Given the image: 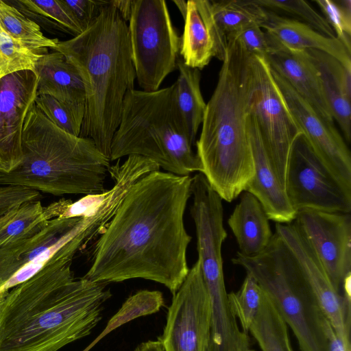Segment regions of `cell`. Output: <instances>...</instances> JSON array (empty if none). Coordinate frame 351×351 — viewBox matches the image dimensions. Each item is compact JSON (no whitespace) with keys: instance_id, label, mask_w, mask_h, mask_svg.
Instances as JSON below:
<instances>
[{"instance_id":"6da1fadb","label":"cell","mask_w":351,"mask_h":351,"mask_svg":"<svg viewBox=\"0 0 351 351\" xmlns=\"http://www.w3.org/2000/svg\"><path fill=\"white\" fill-rule=\"evenodd\" d=\"M191 182L190 176L157 170L134 183L95 242L83 278L108 284L142 278L174 295L189 271L192 238L184 215Z\"/></svg>"},{"instance_id":"7a4b0ae2","label":"cell","mask_w":351,"mask_h":351,"mask_svg":"<svg viewBox=\"0 0 351 351\" xmlns=\"http://www.w3.org/2000/svg\"><path fill=\"white\" fill-rule=\"evenodd\" d=\"M77 252L66 243L32 277L0 294V351H58L91 333L112 293L108 283L74 278Z\"/></svg>"},{"instance_id":"3957f363","label":"cell","mask_w":351,"mask_h":351,"mask_svg":"<svg viewBox=\"0 0 351 351\" xmlns=\"http://www.w3.org/2000/svg\"><path fill=\"white\" fill-rule=\"evenodd\" d=\"M215 90L206 104L197 154L202 174L222 200L232 202L254 174L247 132L254 93L252 56L233 36Z\"/></svg>"},{"instance_id":"277c9868","label":"cell","mask_w":351,"mask_h":351,"mask_svg":"<svg viewBox=\"0 0 351 351\" xmlns=\"http://www.w3.org/2000/svg\"><path fill=\"white\" fill-rule=\"evenodd\" d=\"M53 49L76 69L84 86L85 111L80 136L91 139L110 158L124 98L134 89L136 79L127 23L108 1L84 31L73 38L58 40Z\"/></svg>"},{"instance_id":"5b68a950","label":"cell","mask_w":351,"mask_h":351,"mask_svg":"<svg viewBox=\"0 0 351 351\" xmlns=\"http://www.w3.org/2000/svg\"><path fill=\"white\" fill-rule=\"evenodd\" d=\"M23 158L12 171H0V186H20L59 196L105 192L110 160L90 138L58 128L35 104L25 121Z\"/></svg>"},{"instance_id":"8992f818","label":"cell","mask_w":351,"mask_h":351,"mask_svg":"<svg viewBox=\"0 0 351 351\" xmlns=\"http://www.w3.org/2000/svg\"><path fill=\"white\" fill-rule=\"evenodd\" d=\"M176 83L153 92L132 89L124 98L110 145V161L123 156L147 158L180 176L202 173L176 101Z\"/></svg>"},{"instance_id":"52a82bcc","label":"cell","mask_w":351,"mask_h":351,"mask_svg":"<svg viewBox=\"0 0 351 351\" xmlns=\"http://www.w3.org/2000/svg\"><path fill=\"white\" fill-rule=\"evenodd\" d=\"M233 264L251 275L293 331L301 351H328L326 319L295 256L275 232L268 246L254 256L237 252Z\"/></svg>"},{"instance_id":"ba28073f","label":"cell","mask_w":351,"mask_h":351,"mask_svg":"<svg viewBox=\"0 0 351 351\" xmlns=\"http://www.w3.org/2000/svg\"><path fill=\"white\" fill-rule=\"evenodd\" d=\"M128 32L136 78L142 90L160 89L177 69L180 37L165 0H133Z\"/></svg>"},{"instance_id":"9c48e42d","label":"cell","mask_w":351,"mask_h":351,"mask_svg":"<svg viewBox=\"0 0 351 351\" xmlns=\"http://www.w3.org/2000/svg\"><path fill=\"white\" fill-rule=\"evenodd\" d=\"M254 93L251 113L256 121L265 152L285 190L291 147L304 134L278 86L265 58L252 56Z\"/></svg>"},{"instance_id":"30bf717a","label":"cell","mask_w":351,"mask_h":351,"mask_svg":"<svg viewBox=\"0 0 351 351\" xmlns=\"http://www.w3.org/2000/svg\"><path fill=\"white\" fill-rule=\"evenodd\" d=\"M285 191L296 213L306 209L351 211V191L345 188L321 161L304 134L291 147Z\"/></svg>"},{"instance_id":"8fae6325","label":"cell","mask_w":351,"mask_h":351,"mask_svg":"<svg viewBox=\"0 0 351 351\" xmlns=\"http://www.w3.org/2000/svg\"><path fill=\"white\" fill-rule=\"evenodd\" d=\"M158 340L165 351H208L210 302L198 259L173 295Z\"/></svg>"},{"instance_id":"7c38bea8","label":"cell","mask_w":351,"mask_h":351,"mask_svg":"<svg viewBox=\"0 0 351 351\" xmlns=\"http://www.w3.org/2000/svg\"><path fill=\"white\" fill-rule=\"evenodd\" d=\"M293 223L313 249L332 287L341 294L351 276V215L302 210Z\"/></svg>"},{"instance_id":"4fadbf2b","label":"cell","mask_w":351,"mask_h":351,"mask_svg":"<svg viewBox=\"0 0 351 351\" xmlns=\"http://www.w3.org/2000/svg\"><path fill=\"white\" fill-rule=\"evenodd\" d=\"M276 232L291 250L313 291L321 308L348 351H351L350 280L342 287V294L332 287L313 249L293 223H276Z\"/></svg>"},{"instance_id":"5bb4252c","label":"cell","mask_w":351,"mask_h":351,"mask_svg":"<svg viewBox=\"0 0 351 351\" xmlns=\"http://www.w3.org/2000/svg\"><path fill=\"white\" fill-rule=\"evenodd\" d=\"M271 69V68H270ZM273 77L313 151L338 181L351 191V154L335 128L322 118L279 74Z\"/></svg>"},{"instance_id":"9a60e30c","label":"cell","mask_w":351,"mask_h":351,"mask_svg":"<svg viewBox=\"0 0 351 351\" xmlns=\"http://www.w3.org/2000/svg\"><path fill=\"white\" fill-rule=\"evenodd\" d=\"M38 77L31 70L0 79V171L14 170L23 158L25 121L37 97Z\"/></svg>"},{"instance_id":"2e32d148","label":"cell","mask_w":351,"mask_h":351,"mask_svg":"<svg viewBox=\"0 0 351 351\" xmlns=\"http://www.w3.org/2000/svg\"><path fill=\"white\" fill-rule=\"evenodd\" d=\"M227 43V38L220 32L213 18L211 1H187L180 47L184 63L200 71L213 57L222 62L226 56Z\"/></svg>"},{"instance_id":"e0dca14e","label":"cell","mask_w":351,"mask_h":351,"mask_svg":"<svg viewBox=\"0 0 351 351\" xmlns=\"http://www.w3.org/2000/svg\"><path fill=\"white\" fill-rule=\"evenodd\" d=\"M247 132L254 174L244 191L252 193L258 199L269 219L279 223H292L296 212L290 205L285 191L272 169L256 121L251 112L247 118Z\"/></svg>"},{"instance_id":"ac0fdd59","label":"cell","mask_w":351,"mask_h":351,"mask_svg":"<svg viewBox=\"0 0 351 351\" xmlns=\"http://www.w3.org/2000/svg\"><path fill=\"white\" fill-rule=\"evenodd\" d=\"M80 219H53L36 235L0 247V287L39 256L62 246L80 232L82 226Z\"/></svg>"},{"instance_id":"d6986e66","label":"cell","mask_w":351,"mask_h":351,"mask_svg":"<svg viewBox=\"0 0 351 351\" xmlns=\"http://www.w3.org/2000/svg\"><path fill=\"white\" fill-rule=\"evenodd\" d=\"M265 59L270 68L282 77L322 118L334 123L318 72L306 51L275 46Z\"/></svg>"},{"instance_id":"ffe728a7","label":"cell","mask_w":351,"mask_h":351,"mask_svg":"<svg viewBox=\"0 0 351 351\" xmlns=\"http://www.w3.org/2000/svg\"><path fill=\"white\" fill-rule=\"evenodd\" d=\"M38 77L37 95H48L68 107L83 121L86 93L76 69L59 51L45 53L34 71Z\"/></svg>"},{"instance_id":"44dd1931","label":"cell","mask_w":351,"mask_h":351,"mask_svg":"<svg viewBox=\"0 0 351 351\" xmlns=\"http://www.w3.org/2000/svg\"><path fill=\"white\" fill-rule=\"evenodd\" d=\"M260 27L269 36L274 47L318 50L336 58L351 70V53L337 38L326 36L300 21L282 17L269 10Z\"/></svg>"},{"instance_id":"7402d4cb","label":"cell","mask_w":351,"mask_h":351,"mask_svg":"<svg viewBox=\"0 0 351 351\" xmlns=\"http://www.w3.org/2000/svg\"><path fill=\"white\" fill-rule=\"evenodd\" d=\"M317 72L324 97L334 121L344 138L351 140V70L339 60L322 51L306 50Z\"/></svg>"},{"instance_id":"603a6c76","label":"cell","mask_w":351,"mask_h":351,"mask_svg":"<svg viewBox=\"0 0 351 351\" xmlns=\"http://www.w3.org/2000/svg\"><path fill=\"white\" fill-rule=\"evenodd\" d=\"M269 220L258 199L243 191L228 219L239 247V253L244 256H254L268 246L274 234Z\"/></svg>"},{"instance_id":"cb8c5ba5","label":"cell","mask_w":351,"mask_h":351,"mask_svg":"<svg viewBox=\"0 0 351 351\" xmlns=\"http://www.w3.org/2000/svg\"><path fill=\"white\" fill-rule=\"evenodd\" d=\"M72 202L62 198L47 206H43L40 199L23 203L10 221L0 228V247L36 235Z\"/></svg>"},{"instance_id":"d4e9b609","label":"cell","mask_w":351,"mask_h":351,"mask_svg":"<svg viewBox=\"0 0 351 351\" xmlns=\"http://www.w3.org/2000/svg\"><path fill=\"white\" fill-rule=\"evenodd\" d=\"M177 68L176 105L189 138L195 145L206 107L200 89L201 73L199 69L186 66L181 57L177 61Z\"/></svg>"},{"instance_id":"484cf974","label":"cell","mask_w":351,"mask_h":351,"mask_svg":"<svg viewBox=\"0 0 351 351\" xmlns=\"http://www.w3.org/2000/svg\"><path fill=\"white\" fill-rule=\"evenodd\" d=\"M249 332L262 351H294L287 324L263 291L258 313Z\"/></svg>"},{"instance_id":"4316f807","label":"cell","mask_w":351,"mask_h":351,"mask_svg":"<svg viewBox=\"0 0 351 351\" xmlns=\"http://www.w3.org/2000/svg\"><path fill=\"white\" fill-rule=\"evenodd\" d=\"M211 8L215 21L226 38L249 23L260 25L267 12L252 0L211 1Z\"/></svg>"},{"instance_id":"83f0119b","label":"cell","mask_w":351,"mask_h":351,"mask_svg":"<svg viewBox=\"0 0 351 351\" xmlns=\"http://www.w3.org/2000/svg\"><path fill=\"white\" fill-rule=\"evenodd\" d=\"M0 26L14 40L32 48L56 47L58 40L46 37L40 25L13 5L0 0Z\"/></svg>"},{"instance_id":"f1b7e54d","label":"cell","mask_w":351,"mask_h":351,"mask_svg":"<svg viewBox=\"0 0 351 351\" xmlns=\"http://www.w3.org/2000/svg\"><path fill=\"white\" fill-rule=\"evenodd\" d=\"M14 7L34 22L38 21L60 31L80 34L83 30L79 23L60 0H16Z\"/></svg>"},{"instance_id":"f546056e","label":"cell","mask_w":351,"mask_h":351,"mask_svg":"<svg viewBox=\"0 0 351 351\" xmlns=\"http://www.w3.org/2000/svg\"><path fill=\"white\" fill-rule=\"evenodd\" d=\"M164 304L163 295L159 291L141 290L135 293L124 301L103 331L88 347L90 349L110 332L132 320L158 312Z\"/></svg>"},{"instance_id":"4dcf8cb0","label":"cell","mask_w":351,"mask_h":351,"mask_svg":"<svg viewBox=\"0 0 351 351\" xmlns=\"http://www.w3.org/2000/svg\"><path fill=\"white\" fill-rule=\"evenodd\" d=\"M47 53V48H32L14 40L0 26V79L20 71H34Z\"/></svg>"},{"instance_id":"1f68e13d","label":"cell","mask_w":351,"mask_h":351,"mask_svg":"<svg viewBox=\"0 0 351 351\" xmlns=\"http://www.w3.org/2000/svg\"><path fill=\"white\" fill-rule=\"evenodd\" d=\"M262 295L261 287L248 274H246L239 291L228 294L231 310L239 319L242 330L247 334H249L252 324L258 313Z\"/></svg>"},{"instance_id":"d6a6232c","label":"cell","mask_w":351,"mask_h":351,"mask_svg":"<svg viewBox=\"0 0 351 351\" xmlns=\"http://www.w3.org/2000/svg\"><path fill=\"white\" fill-rule=\"evenodd\" d=\"M257 5L275 12L279 11L293 15L302 23L329 38H336L335 34L324 18L306 1L303 0H252Z\"/></svg>"},{"instance_id":"836d02e7","label":"cell","mask_w":351,"mask_h":351,"mask_svg":"<svg viewBox=\"0 0 351 351\" xmlns=\"http://www.w3.org/2000/svg\"><path fill=\"white\" fill-rule=\"evenodd\" d=\"M336 38L351 53V1L315 0Z\"/></svg>"},{"instance_id":"e575fe53","label":"cell","mask_w":351,"mask_h":351,"mask_svg":"<svg viewBox=\"0 0 351 351\" xmlns=\"http://www.w3.org/2000/svg\"><path fill=\"white\" fill-rule=\"evenodd\" d=\"M35 105L58 128L80 136L82 121L68 107L48 95H37Z\"/></svg>"},{"instance_id":"d590c367","label":"cell","mask_w":351,"mask_h":351,"mask_svg":"<svg viewBox=\"0 0 351 351\" xmlns=\"http://www.w3.org/2000/svg\"><path fill=\"white\" fill-rule=\"evenodd\" d=\"M228 36L234 37L251 56L265 58L273 49L269 36L256 22L249 23Z\"/></svg>"},{"instance_id":"8d00e7d4","label":"cell","mask_w":351,"mask_h":351,"mask_svg":"<svg viewBox=\"0 0 351 351\" xmlns=\"http://www.w3.org/2000/svg\"><path fill=\"white\" fill-rule=\"evenodd\" d=\"M84 31L108 5L104 0H60Z\"/></svg>"},{"instance_id":"74e56055","label":"cell","mask_w":351,"mask_h":351,"mask_svg":"<svg viewBox=\"0 0 351 351\" xmlns=\"http://www.w3.org/2000/svg\"><path fill=\"white\" fill-rule=\"evenodd\" d=\"M106 191L99 194L86 195L75 202H72L59 217L66 219L81 217L94 211L103 202Z\"/></svg>"},{"instance_id":"f35d334b","label":"cell","mask_w":351,"mask_h":351,"mask_svg":"<svg viewBox=\"0 0 351 351\" xmlns=\"http://www.w3.org/2000/svg\"><path fill=\"white\" fill-rule=\"evenodd\" d=\"M324 332L328 351H348L327 318L324 323Z\"/></svg>"},{"instance_id":"ab89813d","label":"cell","mask_w":351,"mask_h":351,"mask_svg":"<svg viewBox=\"0 0 351 351\" xmlns=\"http://www.w3.org/2000/svg\"><path fill=\"white\" fill-rule=\"evenodd\" d=\"M133 0H110L112 5L119 12L121 17L126 22L130 20Z\"/></svg>"},{"instance_id":"60d3db41","label":"cell","mask_w":351,"mask_h":351,"mask_svg":"<svg viewBox=\"0 0 351 351\" xmlns=\"http://www.w3.org/2000/svg\"><path fill=\"white\" fill-rule=\"evenodd\" d=\"M134 351H165L160 342L157 340H149L138 344Z\"/></svg>"},{"instance_id":"b9f144b4","label":"cell","mask_w":351,"mask_h":351,"mask_svg":"<svg viewBox=\"0 0 351 351\" xmlns=\"http://www.w3.org/2000/svg\"><path fill=\"white\" fill-rule=\"evenodd\" d=\"M173 2L176 4L184 19L187 11V1L173 0Z\"/></svg>"},{"instance_id":"7bdbcfd3","label":"cell","mask_w":351,"mask_h":351,"mask_svg":"<svg viewBox=\"0 0 351 351\" xmlns=\"http://www.w3.org/2000/svg\"><path fill=\"white\" fill-rule=\"evenodd\" d=\"M90 350V348L88 347L86 348L84 350L82 351H88Z\"/></svg>"},{"instance_id":"ee69618b","label":"cell","mask_w":351,"mask_h":351,"mask_svg":"<svg viewBox=\"0 0 351 351\" xmlns=\"http://www.w3.org/2000/svg\"><path fill=\"white\" fill-rule=\"evenodd\" d=\"M248 351H255V350L250 349Z\"/></svg>"},{"instance_id":"f6af8a7d","label":"cell","mask_w":351,"mask_h":351,"mask_svg":"<svg viewBox=\"0 0 351 351\" xmlns=\"http://www.w3.org/2000/svg\"><path fill=\"white\" fill-rule=\"evenodd\" d=\"M1 222H0V227H1Z\"/></svg>"}]
</instances>
